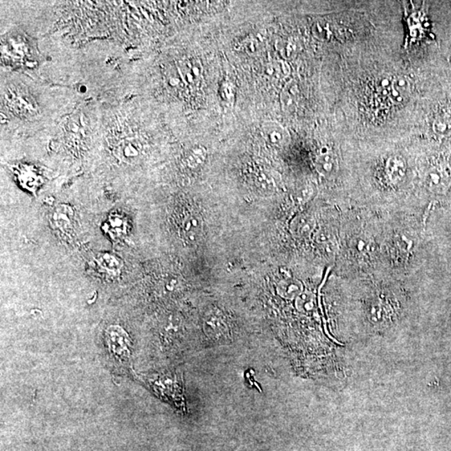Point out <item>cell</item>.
<instances>
[{
  "instance_id": "1",
  "label": "cell",
  "mask_w": 451,
  "mask_h": 451,
  "mask_svg": "<svg viewBox=\"0 0 451 451\" xmlns=\"http://www.w3.org/2000/svg\"><path fill=\"white\" fill-rule=\"evenodd\" d=\"M105 339H107L109 351L116 357V360L121 362L128 361L131 357V351H130L131 339L123 328L116 326V325L109 326L105 331Z\"/></svg>"
},
{
  "instance_id": "2",
  "label": "cell",
  "mask_w": 451,
  "mask_h": 451,
  "mask_svg": "<svg viewBox=\"0 0 451 451\" xmlns=\"http://www.w3.org/2000/svg\"><path fill=\"white\" fill-rule=\"evenodd\" d=\"M424 182L430 193L443 194L448 190L451 177L449 172L441 166H432L425 173Z\"/></svg>"
},
{
  "instance_id": "3",
  "label": "cell",
  "mask_w": 451,
  "mask_h": 451,
  "mask_svg": "<svg viewBox=\"0 0 451 451\" xmlns=\"http://www.w3.org/2000/svg\"><path fill=\"white\" fill-rule=\"evenodd\" d=\"M177 70L184 84L195 87L200 83L202 67L198 59L189 58L181 60L177 64Z\"/></svg>"
},
{
  "instance_id": "4",
  "label": "cell",
  "mask_w": 451,
  "mask_h": 451,
  "mask_svg": "<svg viewBox=\"0 0 451 451\" xmlns=\"http://www.w3.org/2000/svg\"><path fill=\"white\" fill-rule=\"evenodd\" d=\"M315 168L324 177H335L339 170V160L330 148L324 146L319 150L315 160Z\"/></svg>"
},
{
  "instance_id": "5",
  "label": "cell",
  "mask_w": 451,
  "mask_h": 451,
  "mask_svg": "<svg viewBox=\"0 0 451 451\" xmlns=\"http://www.w3.org/2000/svg\"><path fill=\"white\" fill-rule=\"evenodd\" d=\"M262 132L267 143L274 148H284L290 141V135L287 129L274 121L264 123Z\"/></svg>"
},
{
  "instance_id": "6",
  "label": "cell",
  "mask_w": 451,
  "mask_h": 451,
  "mask_svg": "<svg viewBox=\"0 0 451 451\" xmlns=\"http://www.w3.org/2000/svg\"><path fill=\"white\" fill-rule=\"evenodd\" d=\"M386 176L392 185H400L407 173V164L403 157L393 155L389 157L385 165Z\"/></svg>"
},
{
  "instance_id": "7",
  "label": "cell",
  "mask_w": 451,
  "mask_h": 451,
  "mask_svg": "<svg viewBox=\"0 0 451 451\" xmlns=\"http://www.w3.org/2000/svg\"><path fill=\"white\" fill-rule=\"evenodd\" d=\"M412 92V83L405 76H397L393 79L389 89V98L395 104L403 103Z\"/></svg>"
},
{
  "instance_id": "8",
  "label": "cell",
  "mask_w": 451,
  "mask_h": 451,
  "mask_svg": "<svg viewBox=\"0 0 451 451\" xmlns=\"http://www.w3.org/2000/svg\"><path fill=\"white\" fill-rule=\"evenodd\" d=\"M299 89L298 83L291 80L285 85L280 94V104L283 112L292 113L298 105Z\"/></svg>"
},
{
  "instance_id": "9",
  "label": "cell",
  "mask_w": 451,
  "mask_h": 451,
  "mask_svg": "<svg viewBox=\"0 0 451 451\" xmlns=\"http://www.w3.org/2000/svg\"><path fill=\"white\" fill-rule=\"evenodd\" d=\"M128 222L119 214L112 215L105 223V230L111 236L112 239H120L128 233Z\"/></svg>"
},
{
  "instance_id": "10",
  "label": "cell",
  "mask_w": 451,
  "mask_h": 451,
  "mask_svg": "<svg viewBox=\"0 0 451 451\" xmlns=\"http://www.w3.org/2000/svg\"><path fill=\"white\" fill-rule=\"evenodd\" d=\"M182 233L186 241L191 243L197 242L202 233V222L200 218L194 215L186 217L182 223Z\"/></svg>"
},
{
  "instance_id": "11",
  "label": "cell",
  "mask_w": 451,
  "mask_h": 451,
  "mask_svg": "<svg viewBox=\"0 0 451 451\" xmlns=\"http://www.w3.org/2000/svg\"><path fill=\"white\" fill-rule=\"evenodd\" d=\"M263 72L267 78L279 80L290 76V67L285 60H274L265 64Z\"/></svg>"
},
{
  "instance_id": "12",
  "label": "cell",
  "mask_w": 451,
  "mask_h": 451,
  "mask_svg": "<svg viewBox=\"0 0 451 451\" xmlns=\"http://www.w3.org/2000/svg\"><path fill=\"white\" fill-rule=\"evenodd\" d=\"M432 130L437 136H451V109L438 114L433 121Z\"/></svg>"
},
{
  "instance_id": "13",
  "label": "cell",
  "mask_w": 451,
  "mask_h": 451,
  "mask_svg": "<svg viewBox=\"0 0 451 451\" xmlns=\"http://www.w3.org/2000/svg\"><path fill=\"white\" fill-rule=\"evenodd\" d=\"M302 291V283L292 277L284 278L278 285V294L287 299H294L301 294Z\"/></svg>"
},
{
  "instance_id": "14",
  "label": "cell",
  "mask_w": 451,
  "mask_h": 451,
  "mask_svg": "<svg viewBox=\"0 0 451 451\" xmlns=\"http://www.w3.org/2000/svg\"><path fill=\"white\" fill-rule=\"evenodd\" d=\"M261 50V43L255 37H247L238 43V51L246 53L247 55H255Z\"/></svg>"
},
{
  "instance_id": "15",
  "label": "cell",
  "mask_w": 451,
  "mask_h": 451,
  "mask_svg": "<svg viewBox=\"0 0 451 451\" xmlns=\"http://www.w3.org/2000/svg\"><path fill=\"white\" fill-rule=\"evenodd\" d=\"M98 263L103 270L112 271V273L116 274L121 267L119 260L112 255L105 254L99 258Z\"/></svg>"
},
{
  "instance_id": "16",
  "label": "cell",
  "mask_w": 451,
  "mask_h": 451,
  "mask_svg": "<svg viewBox=\"0 0 451 451\" xmlns=\"http://www.w3.org/2000/svg\"><path fill=\"white\" fill-rule=\"evenodd\" d=\"M278 51L283 58H290L296 51L295 44L290 40H280L277 44Z\"/></svg>"
},
{
  "instance_id": "17",
  "label": "cell",
  "mask_w": 451,
  "mask_h": 451,
  "mask_svg": "<svg viewBox=\"0 0 451 451\" xmlns=\"http://www.w3.org/2000/svg\"><path fill=\"white\" fill-rule=\"evenodd\" d=\"M298 306L299 310L303 311H310L314 308V297L310 294H303L298 299Z\"/></svg>"
},
{
  "instance_id": "18",
  "label": "cell",
  "mask_w": 451,
  "mask_h": 451,
  "mask_svg": "<svg viewBox=\"0 0 451 451\" xmlns=\"http://www.w3.org/2000/svg\"><path fill=\"white\" fill-rule=\"evenodd\" d=\"M221 98L226 103H231L234 98V88L233 84L224 81L220 87Z\"/></svg>"
}]
</instances>
